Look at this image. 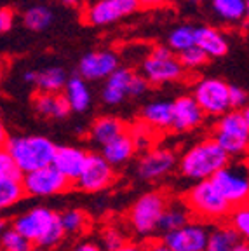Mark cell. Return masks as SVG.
Returning a JSON list of instances; mask_svg holds the SVG:
<instances>
[{"label":"cell","instance_id":"obj_1","mask_svg":"<svg viewBox=\"0 0 249 251\" xmlns=\"http://www.w3.org/2000/svg\"><path fill=\"white\" fill-rule=\"evenodd\" d=\"M12 228L31 241L35 250H51L58 246L66 235L59 224V216L47 208H35L18 216Z\"/></svg>","mask_w":249,"mask_h":251},{"label":"cell","instance_id":"obj_2","mask_svg":"<svg viewBox=\"0 0 249 251\" xmlns=\"http://www.w3.org/2000/svg\"><path fill=\"white\" fill-rule=\"evenodd\" d=\"M230 155L216 143L214 138H206L187 150L179 159V173L185 178L200 181L207 180L214 173L226 166Z\"/></svg>","mask_w":249,"mask_h":251},{"label":"cell","instance_id":"obj_3","mask_svg":"<svg viewBox=\"0 0 249 251\" xmlns=\"http://www.w3.org/2000/svg\"><path fill=\"white\" fill-rule=\"evenodd\" d=\"M5 149L9 150L21 173L52 164V157L56 153L54 143L49 138L37 136V134L9 138Z\"/></svg>","mask_w":249,"mask_h":251},{"label":"cell","instance_id":"obj_4","mask_svg":"<svg viewBox=\"0 0 249 251\" xmlns=\"http://www.w3.org/2000/svg\"><path fill=\"white\" fill-rule=\"evenodd\" d=\"M214 129V140L228 155L246 153L249 145V112L248 108H230L220 115Z\"/></svg>","mask_w":249,"mask_h":251},{"label":"cell","instance_id":"obj_5","mask_svg":"<svg viewBox=\"0 0 249 251\" xmlns=\"http://www.w3.org/2000/svg\"><path fill=\"white\" fill-rule=\"evenodd\" d=\"M185 204H187L188 211L194 213L197 218L202 220H220L226 218L232 211V204L226 199H223L222 194L214 188L211 180H200L197 185L188 190L187 197H185Z\"/></svg>","mask_w":249,"mask_h":251},{"label":"cell","instance_id":"obj_6","mask_svg":"<svg viewBox=\"0 0 249 251\" xmlns=\"http://www.w3.org/2000/svg\"><path fill=\"white\" fill-rule=\"evenodd\" d=\"M185 68L178 61V56L168 46H157L152 52L143 59L141 75L147 78L148 84L160 86V84L176 82L183 77Z\"/></svg>","mask_w":249,"mask_h":251},{"label":"cell","instance_id":"obj_7","mask_svg":"<svg viewBox=\"0 0 249 251\" xmlns=\"http://www.w3.org/2000/svg\"><path fill=\"white\" fill-rule=\"evenodd\" d=\"M21 187L26 196L31 197H51L66 192L72 187V181L54 168L52 164L33 171L23 173Z\"/></svg>","mask_w":249,"mask_h":251},{"label":"cell","instance_id":"obj_8","mask_svg":"<svg viewBox=\"0 0 249 251\" xmlns=\"http://www.w3.org/2000/svg\"><path fill=\"white\" fill-rule=\"evenodd\" d=\"M166 206H168V201H166L164 194H143L136 202L132 204L131 211H129V220H131L132 228L141 235H148L155 232Z\"/></svg>","mask_w":249,"mask_h":251},{"label":"cell","instance_id":"obj_9","mask_svg":"<svg viewBox=\"0 0 249 251\" xmlns=\"http://www.w3.org/2000/svg\"><path fill=\"white\" fill-rule=\"evenodd\" d=\"M214 188L222 194L223 199L228 201L232 206H241L248 202L249 196V181L244 168H232L223 166L209 178Z\"/></svg>","mask_w":249,"mask_h":251},{"label":"cell","instance_id":"obj_10","mask_svg":"<svg viewBox=\"0 0 249 251\" xmlns=\"http://www.w3.org/2000/svg\"><path fill=\"white\" fill-rule=\"evenodd\" d=\"M194 98L206 115L220 117L230 110L228 84L222 78H202L195 86Z\"/></svg>","mask_w":249,"mask_h":251},{"label":"cell","instance_id":"obj_11","mask_svg":"<svg viewBox=\"0 0 249 251\" xmlns=\"http://www.w3.org/2000/svg\"><path fill=\"white\" fill-rule=\"evenodd\" d=\"M140 9L138 0H93L86 5L84 20L91 26H105Z\"/></svg>","mask_w":249,"mask_h":251},{"label":"cell","instance_id":"obj_12","mask_svg":"<svg viewBox=\"0 0 249 251\" xmlns=\"http://www.w3.org/2000/svg\"><path fill=\"white\" fill-rule=\"evenodd\" d=\"M115 180V171L113 166L103 159V155L98 153H87V161L84 169L80 171L78 178L75 180L77 187L82 192H101L108 188Z\"/></svg>","mask_w":249,"mask_h":251},{"label":"cell","instance_id":"obj_13","mask_svg":"<svg viewBox=\"0 0 249 251\" xmlns=\"http://www.w3.org/2000/svg\"><path fill=\"white\" fill-rule=\"evenodd\" d=\"M206 227L200 224H185L176 230L166 232L164 244L171 251H204L207 243Z\"/></svg>","mask_w":249,"mask_h":251},{"label":"cell","instance_id":"obj_14","mask_svg":"<svg viewBox=\"0 0 249 251\" xmlns=\"http://www.w3.org/2000/svg\"><path fill=\"white\" fill-rule=\"evenodd\" d=\"M119 67V56L113 51H91L78 61V75L84 80H101Z\"/></svg>","mask_w":249,"mask_h":251},{"label":"cell","instance_id":"obj_15","mask_svg":"<svg viewBox=\"0 0 249 251\" xmlns=\"http://www.w3.org/2000/svg\"><path fill=\"white\" fill-rule=\"evenodd\" d=\"M176 164V157L168 149H153L147 152L138 162V175L143 180H159L173 171Z\"/></svg>","mask_w":249,"mask_h":251},{"label":"cell","instance_id":"obj_16","mask_svg":"<svg viewBox=\"0 0 249 251\" xmlns=\"http://www.w3.org/2000/svg\"><path fill=\"white\" fill-rule=\"evenodd\" d=\"M206 114L199 106L194 96H179L173 101L171 127L176 131H194L202 124Z\"/></svg>","mask_w":249,"mask_h":251},{"label":"cell","instance_id":"obj_17","mask_svg":"<svg viewBox=\"0 0 249 251\" xmlns=\"http://www.w3.org/2000/svg\"><path fill=\"white\" fill-rule=\"evenodd\" d=\"M87 161V152L77 147H56V153L52 157V166L66 176L70 181H75L84 169Z\"/></svg>","mask_w":249,"mask_h":251},{"label":"cell","instance_id":"obj_18","mask_svg":"<svg viewBox=\"0 0 249 251\" xmlns=\"http://www.w3.org/2000/svg\"><path fill=\"white\" fill-rule=\"evenodd\" d=\"M195 46L200 47L209 59L223 58L230 51L228 39L213 26H195Z\"/></svg>","mask_w":249,"mask_h":251},{"label":"cell","instance_id":"obj_19","mask_svg":"<svg viewBox=\"0 0 249 251\" xmlns=\"http://www.w3.org/2000/svg\"><path fill=\"white\" fill-rule=\"evenodd\" d=\"M33 106L37 114L49 119H66L70 115L72 108L65 94L61 93H39L33 96Z\"/></svg>","mask_w":249,"mask_h":251},{"label":"cell","instance_id":"obj_20","mask_svg":"<svg viewBox=\"0 0 249 251\" xmlns=\"http://www.w3.org/2000/svg\"><path fill=\"white\" fill-rule=\"evenodd\" d=\"M132 70L117 67L106 77L105 87H103V101L106 105H121L127 98V82Z\"/></svg>","mask_w":249,"mask_h":251},{"label":"cell","instance_id":"obj_21","mask_svg":"<svg viewBox=\"0 0 249 251\" xmlns=\"http://www.w3.org/2000/svg\"><path fill=\"white\" fill-rule=\"evenodd\" d=\"M136 152V145L131 134L122 133L117 138L106 141L103 145V159L112 166H121L131 159Z\"/></svg>","mask_w":249,"mask_h":251},{"label":"cell","instance_id":"obj_22","mask_svg":"<svg viewBox=\"0 0 249 251\" xmlns=\"http://www.w3.org/2000/svg\"><path fill=\"white\" fill-rule=\"evenodd\" d=\"M141 121L150 126V127H159V129L171 127L173 101L159 100V101L147 103L143 106V110H141Z\"/></svg>","mask_w":249,"mask_h":251},{"label":"cell","instance_id":"obj_23","mask_svg":"<svg viewBox=\"0 0 249 251\" xmlns=\"http://www.w3.org/2000/svg\"><path fill=\"white\" fill-rule=\"evenodd\" d=\"M65 96L74 112H86L91 105V91L80 75H74V77L66 78Z\"/></svg>","mask_w":249,"mask_h":251},{"label":"cell","instance_id":"obj_24","mask_svg":"<svg viewBox=\"0 0 249 251\" xmlns=\"http://www.w3.org/2000/svg\"><path fill=\"white\" fill-rule=\"evenodd\" d=\"M125 124L124 121L117 117H100L93 122L91 126V138L100 145H105L106 141L117 138L119 134L125 133Z\"/></svg>","mask_w":249,"mask_h":251},{"label":"cell","instance_id":"obj_25","mask_svg":"<svg viewBox=\"0 0 249 251\" xmlns=\"http://www.w3.org/2000/svg\"><path fill=\"white\" fill-rule=\"evenodd\" d=\"M211 7L223 21L239 23L248 20V0H211Z\"/></svg>","mask_w":249,"mask_h":251},{"label":"cell","instance_id":"obj_26","mask_svg":"<svg viewBox=\"0 0 249 251\" xmlns=\"http://www.w3.org/2000/svg\"><path fill=\"white\" fill-rule=\"evenodd\" d=\"M66 82V74L59 67H47L44 70L35 72V84L42 93H61Z\"/></svg>","mask_w":249,"mask_h":251},{"label":"cell","instance_id":"obj_27","mask_svg":"<svg viewBox=\"0 0 249 251\" xmlns=\"http://www.w3.org/2000/svg\"><path fill=\"white\" fill-rule=\"evenodd\" d=\"M241 243V235L230 227H218L207 234V243L204 251H232L235 244Z\"/></svg>","mask_w":249,"mask_h":251},{"label":"cell","instance_id":"obj_28","mask_svg":"<svg viewBox=\"0 0 249 251\" xmlns=\"http://www.w3.org/2000/svg\"><path fill=\"white\" fill-rule=\"evenodd\" d=\"M54 21V12L47 5H31L25 11L23 25L30 31H44Z\"/></svg>","mask_w":249,"mask_h":251},{"label":"cell","instance_id":"obj_29","mask_svg":"<svg viewBox=\"0 0 249 251\" xmlns=\"http://www.w3.org/2000/svg\"><path fill=\"white\" fill-rule=\"evenodd\" d=\"M25 192L21 187V181L9 180V178H0V213L12 208L23 199Z\"/></svg>","mask_w":249,"mask_h":251},{"label":"cell","instance_id":"obj_30","mask_svg":"<svg viewBox=\"0 0 249 251\" xmlns=\"http://www.w3.org/2000/svg\"><path fill=\"white\" fill-rule=\"evenodd\" d=\"M185 224H188V209L181 208V206H166L162 216L159 220V227L160 230L166 234V232L176 230V228L183 227Z\"/></svg>","mask_w":249,"mask_h":251},{"label":"cell","instance_id":"obj_31","mask_svg":"<svg viewBox=\"0 0 249 251\" xmlns=\"http://www.w3.org/2000/svg\"><path fill=\"white\" fill-rule=\"evenodd\" d=\"M195 44V26L194 25H181L176 26L168 37V47L174 52H179Z\"/></svg>","mask_w":249,"mask_h":251},{"label":"cell","instance_id":"obj_32","mask_svg":"<svg viewBox=\"0 0 249 251\" xmlns=\"http://www.w3.org/2000/svg\"><path fill=\"white\" fill-rule=\"evenodd\" d=\"M0 250L2 251H35V246L16 228H5L0 235Z\"/></svg>","mask_w":249,"mask_h":251},{"label":"cell","instance_id":"obj_33","mask_svg":"<svg viewBox=\"0 0 249 251\" xmlns=\"http://www.w3.org/2000/svg\"><path fill=\"white\" fill-rule=\"evenodd\" d=\"M176 56H178V61L181 63V67L188 68V70H197V68L204 67L209 61V56L199 46H195V44L183 49V51L176 52Z\"/></svg>","mask_w":249,"mask_h":251},{"label":"cell","instance_id":"obj_34","mask_svg":"<svg viewBox=\"0 0 249 251\" xmlns=\"http://www.w3.org/2000/svg\"><path fill=\"white\" fill-rule=\"evenodd\" d=\"M59 216V224H61L65 234H78L86 228L87 225V216L80 209H68V211L61 213Z\"/></svg>","mask_w":249,"mask_h":251},{"label":"cell","instance_id":"obj_35","mask_svg":"<svg viewBox=\"0 0 249 251\" xmlns=\"http://www.w3.org/2000/svg\"><path fill=\"white\" fill-rule=\"evenodd\" d=\"M230 227L242 237L249 235V209L246 204L232 208V211H230Z\"/></svg>","mask_w":249,"mask_h":251},{"label":"cell","instance_id":"obj_36","mask_svg":"<svg viewBox=\"0 0 249 251\" xmlns=\"http://www.w3.org/2000/svg\"><path fill=\"white\" fill-rule=\"evenodd\" d=\"M23 173L20 171L18 164L14 162L12 155L5 147L0 149V178H9V180H18L21 181Z\"/></svg>","mask_w":249,"mask_h":251},{"label":"cell","instance_id":"obj_37","mask_svg":"<svg viewBox=\"0 0 249 251\" xmlns=\"http://www.w3.org/2000/svg\"><path fill=\"white\" fill-rule=\"evenodd\" d=\"M148 86H150V84L147 82V78L141 74H136V72L132 70L131 77H129V82H127V96H131V98H140V96H143L148 91Z\"/></svg>","mask_w":249,"mask_h":251},{"label":"cell","instance_id":"obj_38","mask_svg":"<svg viewBox=\"0 0 249 251\" xmlns=\"http://www.w3.org/2000/svg\"><path fill=\"white\" fill-rule=\"evenodd\" d=\"M228 101L230 108H248V93H246V89L228 84Z\"/></svg>","mask_w":249,"mask_h":251},{"label":"cell","instance_id":"obj_39","mask_svg":"<svg viewBox=\"0 0 249 251\" xmlns=\"http://www.w3.org/2000/svg\"><path fill=\"white\" fill-rule=\"evenodd\" d=\"M103 243H105L106 250L112 251L124 244V237H122L121 232L115 230V228H106V230L103 232Z\"/></svg>","mask_w":249,"mask_h":251},{"label":"cell","instance_id":"obj_40","mask_svg":"<svg viewBox=\"0 0 249 251\" xmlns=\"http://www.w3.org/2000/svg\"><path fill=\"white\" fill-rule=\"evenodd\" d=\"M14 25V11L9 7H0V33L9 31Z\"/></svg>","mask_w":249,"mask_h":251},{"label":"cell","instance_id":"obj_41","mask_svg":"<svg viewBox=\"0 0 249 251\" xmlns=\"http://www.w3.org/2000/svg\"><path fill=\"white\" fill-rule=\"evenodd\" d=\"M173 0H138V5L143 9H157L164 7V5H169Z\"/></svg>","mask_w":249,"mask_h":251},{"label":"cell","instance_id":"obj_42","mask_svg":"<svg viewBox=\"0 0 249 251\" xmlns=\"http://www.w3.org/2000/svg\"><path fill=\"white\" fill-rule=\"evenodd\" d=\"M74 251H103V250L94 243H82L78 246H75Z\"/></svg>","mask_w":249,"mask_h":251},{"label":"cell","instance_id":"obj_43","mask_svg":"<svg viewBox=\"0 0 249 251\" xmlns=\"http://www.w3.org/2000/svg\"><path fill=\"white\" fill-rule=\"evenodd\" d=\"M141 251H171V250L164 243H153V244H150L147 250H141Z\"/></svg>","mask_w":249,"mask_h":251},{"label":"cell","instance_id":"obj_44","mask_svg":"<svg viewBox=\"0 0 249 251\" xmlns=\"http://www.w3.org/2000/svg\"><path fill=\"white\" fill-rule=\"evenodd\" d=\"M9 136H7V129H5V126L0 122V149L2 147H5V143H7Z\"/></svg>","mask_w":249,"mask_h":251},{"label":"cell","instance_id":"obj_45","mask_svg":"<svg viewBox=\"0 0 249 251\" xmlns=\"http://www.w3.org/2000/svg\"><path fill=\"white\" fill-rule=\"evenodd\" d=\"M112 251H141V248H138V246H134V244H122V246H119V248H115V250H112Z\"/></svg>","mask_w":249,"mask_h":251},{"label":"cell","instance_id":"obj_46","mask_svg":"<svg viewBox=\"0 0 249 251\" xmlns=\"http://www.w3.org/2000/svg\"><path fill=\"white\" fill-rule=\"evenodd\" d=\"M23 80L26 84H33V80H35V72H25V74H23Z\"/></svg>","mask_w":249,"mask_h":251},{"label":"cell","instance_id":"obj_47","mask_svg":"<svg viewBox=\"0 0 249 251\" xmlns=\"http://www.w3.org/2000/svg\"><path fill=\"white\" fill-rule=\"evenodd\" d=\"M232 251H249V246H248V243H242L241 241V243L232 248Z\"/></svg>","mask_w":249,"mask_h":251},{"label":"cell","instance_id":"obj_48","mask_svg":"<svg viewBox=\"0 0 249 251\" xmlns=\"http://www.w3.org/2000/svg\"><path fill=\"white\" fill-rule=\"evenodd\" d=\"M61 2L65 5H68V7H77L80 4V0H61Z\"/></svg>","mask_w":249,"mask_h":251},{"label":"cell","instance_id":"obj_49","mask_svg":"<svg viewBox=\"0 0 249 251\" xmlns=\"http://www.w3.org/2000/svg\"><path fill=\"white\" fill-rule=\"evenodd\" d=\"M5 227H7V225H5V222H4V220H0V235L4 234Z\"/></svg>","mask_w":249,"mask_h":251},{"label":"cell","instance_id":"obj_50","mask_svg":"<svg viewBox=\"0 0 249 251\" xmlns=\"http://www.w3.org/2000/svg\"><path fill=\"white\" fill-rule=\"evenodd\" d=\"M2 77H4V65L0 63V82H2Z\"/></svg>","mask_w":249,"mask_h":251},{"label":"cell","instance_id":"obj_51","mask_svg":"<svg viewBox=\"0 0 249 251\" xmlns=\"http://www.w3.org/2000/svg\"><path fill=\"white\" fill-rule=\"evenodd\" d=\"M188 2H190V4H200L202 0H188Z\"/></svg>","mask_w":249,"mask_h":251}]
</instances>
